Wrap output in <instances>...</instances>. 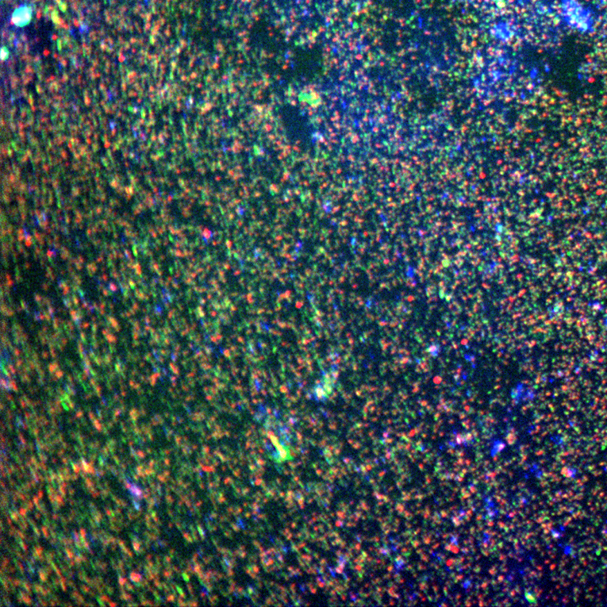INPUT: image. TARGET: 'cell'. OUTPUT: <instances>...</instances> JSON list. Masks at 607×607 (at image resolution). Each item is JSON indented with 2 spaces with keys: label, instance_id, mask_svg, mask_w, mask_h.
<instances>
[{
  "label": "cell",
  "instance_id": "6da1fadb",
  "mask_svg": "<svg viewBox=\"0 0 607 607\" xmlns=\"http://www.w3.org/2000/svg\"><path fill=\"white\" fill-rule=\"evenodd\" d=\"M32 9L28 6L19 8L13 14L12 21L14 24L19 26L28 24L30 19H32Z\"/></svg>",
  "mask_w": 607,
  "mask_h": 607
}]
</instances>
